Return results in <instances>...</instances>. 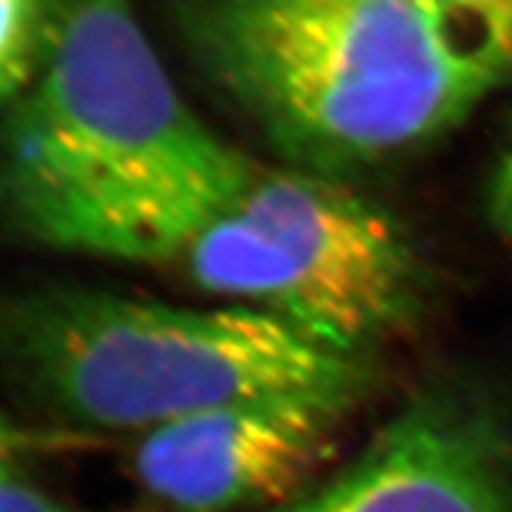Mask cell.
<instances>
[{"mask_svg": "<svg viewBox=\"0 0 512 512\" xmlns=\"http://www.w3.org/2000/svg\"><path fill=\"white\" fill-rule=\"evenodd\" d=\"M0 358L53 411L107 430L275 394L361 399L358 356L273 313L46 290L0 309Z\"/></svg>", "mask_w": 512, "mask_h": 512, "instance_id": "obj_3", "label": "cell"}, {"mask_svg": "<svg viewBox=\"0 0 512 512\" xmlns=\"http://www.w3.org/2000/svg\"><path fill=\"white\" fill-rule=\"evenodd\" d=\"M192 55L294 169L339 178L430 143L512 64L422 0H185Z\"/></svg>", "mask_w": 512, "mask_h": 512, "instance_id": "obj_2", "label": "cell"}, {"mask_svg": "<svg viewBox=\"0 0 512 512\" xmlns=\"http://www.w3.org/2000/svg\"><path fill=\"white\" fill-rule=\"evenodd\" d=\"M0 512H79L64 505L22 477L0 484Z\"/></svg>", "mask_w": 512, "mask_h": 512, "instance_id": "obj_11", "label": "cell"}, {"mask_svg": "<svg viewBox=\"0 0 512 512\" xmlns=\"http://www.w3.org/2000/svg\"><path fill=\"white\" fill-rule=\"evenodd\" d=\"M273 512H512V396L472 377L432 382L361 458Z\"/></svg>", "mask_w": 512, "mask_h": 512, "instance_id": "obj_5", "label": "cell"}, {"mask_svg": "<svg viewBox=\"0 0 512 512\" xmlns=\"http://www.w3.org/2000/svg\"><path fill=\"white\" fill-rule=\"evenodd\" d=\"M83 444L88 441L79 432L31 427L0 411V484L19 477L22 465L31 458L72 451Z\"/></svg>", "mask_w": 512, "mask_h": 512, "instance_id": "obj_8", "label": "cell"}, {"mask_svg": "<svg viewBox=\"0 0 512 512\" xmlns=\"http://www.w3.org/2000/svg\"><path fill=\"white\" fill-rule=\"evenodd\" d=\"M354 401L275 394L166 422L138 444L136 477L171 512L283 503L330 458Z\"/></svg>", "mask_w": 512, "mask_h": 512, "instance_id": "obj_6", "label": "cell"}, {"mask_svg": "<svg viewBox=\"0 0 512 512\" xmlns=\"http://www.w3.org/2000/svg\"><path fill=\"white\" fill-rule=\"evenodd\" d=\"M489 214L498 233L512 240V133L489 185Z\"/></svg>", "mask_w": 512, "mask_h": 512, "instance_id": "obj_10", "label": "cell"}, {"mask_svg": "<svg viewBox=\"0 0 512 512\" xmlns=\"http://www.w3.org/2000/svg\"><path fill=\"white\" fill-rule=\"evenodd\" d=\"M254 166L185 105L128 0H50L41 67L0 136V209L24 235L176 264Z\"/></svg>", "mask_w": 512, "mask_h": 512, "instance_id": "obj_1", "label": "cell"}, {"mask_svg": "<svg viewBox=\"0 0 512 512\" xmlns=\"http://www.w3.org/2000/svg\"><path fill=\"white\" fill-rule=\"evenodd\" d=\"M235 207L278 254L283 320L325 347L358 356L418 313L425 275L413 245L339 178L256 164Z\"/></svg>", "mask_w": 512, "mask_h": 512, "instance_id": "obj_4", "label": "cell"}, {"mask_svg": "<svg viewBox=\"0 0 512 512\" xmlns=\"http://www.w3.org/2000/svg\"><path fill=\"white\" fill-rule=\"evenodd\" d=\"M512 64V0H422Z\"/></svg>", "mask_w": 512, "mask_h": 512, "instance_id": "obj_9", "label": "cell"}, {"mask_svg": "<svg viewBox=\"0 0 512 512\" xmlns=\"http://www.w3.org/2000/svg\"><path fill=\"white\" fill-rule=\"evenodd\" d=\"M50 0H0V102L22 95L46 50Z\"/></svg>", "mask_w": 512, "mask_h": 512, "instance_id": "obj_7", "label": "cell"}]
</instances>
